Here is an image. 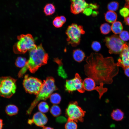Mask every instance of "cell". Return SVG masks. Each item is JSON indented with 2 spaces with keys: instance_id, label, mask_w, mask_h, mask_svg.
I'll use <instances>...</instances> for the list:
<instances>
[{
  "instance_id": "6da1fadb",
  "label": "cell",
  "mask_w": 129,
  "mask_h": 129,
  "mask_svg": "<svg viewBox=\"0 0 129 129\" xmlns=\"http://www.w3.org/2000/svg\"><path fill=\"white\" fill-rule=\"evenodd\" d=\"M85 74L93 79L96 84H110L118 74V66L111 57H104L101 54L91 53L86 59Z\"/></svg>"
},
{
  "instance_id": "7a4b0ae2",
  "label": "cell",
  "mask_w": 129,
  "mask_h": 129,
  "mask_svg": "<svg viewBox=\"0 0 129 129\" xmlns=\"http://www.w3.org/2000/svg\"><path fill=\"white\" fill-rule=\"evenodd\" d=\"M48 58V54L42 44L37 46L30 51L29 59L19 72L18 77H22L27 70L31 73H34L40 67L47 63Z\"/></svg>"
},
{
  "instance_id": "3957f363",
  "label": "cell",
  "mask_w": 129,
  "mask_h": 129,
  "mask_svg": "<svg viewBox=\"0 0 129 129\" xmlns=\"http://www.w3.org/2000/svg\"><path fill=\"white\" fill-rule=\"evenodd\" d=\"M58 89L55 84L54 78L51 77L47 78L43 81L40 91L27 111L26 114L30 115L34 108L39 101L46 100L54 91Z\"/></svg>"
},
{
  "instance_id": "277c9868",
  "label": "cell",
  "mask_w": 129,
  "mask_h": 129,
  "mask_svg": "<svg viewBox=\"0 0 129 129\" xmlns=\"http://www.w3.org/2000/svg\"><path fill=\"white\" fill-rule=\"evenodd\" d=\"M18 41L13 47V50L17 54H23L37 46L32 35L29 34H22L17 37Z\"/></svg>"
},
{
  "instance_id": "5b68a950",
  "label": "cell",
  "mask_w": 129,
  "mask_h": 129,
  "mask_svg": "<svg viewBox=\"0 0 129 129\" xmlns=\"http://www.w3.org/2000/svg\"><path fill=\"white\" fill-rule=\"evenodd\" d=\"M65 33L67 36L66 40L68 44L75 47L79 44L81 36L84 34L85 32L82 26L74 23L68 27Z\"/></svg>"
},
{
  "instance_id": "8992f818",
  "label": "cell",
  "mask_w": 129,
  "mask_h": 129,
  "mask_svg": "<svg viewBox=\"0 0 129 129\" xmlns=\"http://www.w3.org/2000/svg\"><path fill=\"white\" fill-rule=\"evenodd\" d=\"M16 80L9 76L0 78V96L9 98L15 93L16 88Z\"/></svg>"
},
{
  "instance_id": "52a82bcc",
  "label": "cell",
  "mask_w": 129,
  "mask_h": 129,
  "mask_svg": "<svg viewBox=\"0 0 129 129\" xmlns=\"http://www.w3.org/2000/svg\"><path fill=\"white\" fill-rule=\"evenodd\" d=\"M104 41L109 49V53L111 54H120L127 43L116 34L106 37Z\"/></svg>"
},
{
  "instance_id": "ba28073f",
  "label": "cell",
  "mask_w": 129,
  "mask_h": 129,
  "mask_svg": "<svg viewBox=\"0 0 129 129\" xmlns=\"http://www.w3.org/2000/svg\"><path fill=\"white\" fill-rule=\"evenodd\" d=\"M85 112L78 105L76 101H72L69 104L66 110V114L68 120L82 122Z\"/></svg>"
},
{
  "instance_id": "9c48e42d",
  "label": "cell",
  "mask_w": 129,
  "mask_h": 129,
  "mask_svg": "<svg viewBox=\"0 0 129 129\" xmlns=\"http://www.w3.org/2000/svg\"><path fill=\"white\" fill-rule=\"evenodd\" d=\"M43 84L40 80L29 77L28 75L25 76L23 82V87L27 92L36 95L40 91Z\"/></svg>"
},
{
  "instance_id": "30bf717a",
  "label": "cell",
  "mask_w": 129,
  "mask_h": 129,
  "mask_svg": "<svg viewBox=\"0 0 129 129\" xmlns=\"http://www.w3.org/2000/svg\"><path fill=\"white\" fill-rule=\"evenodd\" d=\"M83 81L79 74L76 73L73 78L66 80L65 85V90L70 93H72L76 90L80 93H83L85 90Z\"/></svg>"
},
{
  "instance_id": "8fae6325",
  "label": "cell",
  "mask_w": 129,
  "mask_h": 129,
  "mask_svg": "<svg viewBox=\"0 0 129 129\" xmlns=\"http://www.w3.org/2000/svg\"><path fill=\"white\" fill-rule=\"evenodd\" d=\"M83 82L85 90L87 91L96 90L98 93L100 99H101L104 93L107 91V88L103 87L104 84L103 83L100 84L98 86H96V84L95 81L90 78L88 77L86 78Z\"/></svg>"
},
{
  "instance_id": "7c38bea8",
  "label": "cell",
  "mask_w": 129,
  "mask_h": 129,
  "mask_svg": "<svg viewBox=\"0 0 129 129\" xmlns=\"http://www.w3.org/2000/svg\"><path fill=\"white\" fill-rule=\"evenodd\" d=\"M71 2L70 11L74 14L82 12L86 8H88V4L85 0H70Z\"/></svg>"
},
{
  "instance_id": "4fadbf2b",
  "label": "cell",
  "mask_w": 129,
  "mask_h": 129,
  "mask_svg": "<svg viewBox=\"0 0 129 129\" xmlns=\"http://www.w3.org/2000/svg\"><path fill=\"white\" fill-rule=\"evenodd\" d=\"M33 123L37 126L43 127L47 123L48 119L44 113L38 112L35 113L32 119Z\"/></svg>"
},
{
  "instance_id": "5bb4252c",
  "label": "cell",
  "mask_w": 129,
  "mask_h": 129,
  "mask_svg": "<svg viewBox=\"0 0 129 129\" xmlns=\"http://www.w3.org/2000/svg\"><path fill=\"white\" fill-rule=\"evenodd\" d=\"M73 57L75 61L80 62L84 60L85 55L84 52L82 50L78 49L73 50Z\"/></svg>"
},
{
  "instance_id": "9a60e30c",
  "label": "cell",
  "mask_w": 129,
  "mask_h": 129,
  "mask_svg": "<svg viewBox=\"0 0 129 129\" xmlns=\"http://www.w3.org/2000/svg\"><path fill=\"white\" fill-rule=\"evenodd\" d=\"M111 116L112 119L115 121H121L124 118V113L121 109H117L113 111Z\"/></svg>"
},
{
  "instance_id": "2e32d148",
  "label": "cell",
  "mask_w": 129,
  "mask_h": 129,
  "mask_svg": "<svg viewBox=\"0 0 129 129\" xmlns=\"http://www.w3.org/2000/svg\"><path fill=\"white\" fill-rule=\"evenodd\" d=\"M18 110V107L12 104L7 105L5 109V111L6 114L11 116L17 114Z\"/></svg>"
},
{
  "instance_id": "e0dca14e",
  "label": "cell",
  "mask_w": 129,
  "mask_h": 129,
  "mask_svg": "<svg viewBox=\"0 0 129 129\" xmlns=\"http://www.w3.org/2000/svg\"><path fill=\"white\" fill-rule=\"evenodd\" d=\"M104 17L107 22L113 23L116 21L117 16L115 12L109 11L105 14Z\"/></svg>"
},
{
  "instance_id": "ac0fdd59",
  "label": "cell",
  "mask_w": 129,
  "mask_h": 129,
  "mask_svg": "<svg viewBox=\"0 0 129 129\" xmlns=\"http://www.w3.org/2000/svg\"><path fill=\"white\" fill-rule=\"evenodd\" d=\"M123 27L121 22L116 21L112 23L111 26V30L115 34H120L123 31Z\"/></svg>"
},
{
  "instance_id": "d6986e66",
  "label": "cell",
  "mask_w": 129,
  "mask_h": 129,
  "mask_svg": "<svg viewBox=\"0 0 129 129\" xmlns=\"http://www.w3.org/2000/svg\"><path fill=\"white\" fill-rule=\"evenodd\" d=\"M55 11V6L52 3L47 4L43 8V12L47 16H50L53 14Z\"/></svg>"
},
{
  "instance_id": "ffe728a7",
  "label": "cell",
  "mask_w": 129,
  "mask_h": 129,
  "mask_svg": "<svg viewBox=\"0 0 129 129\" xmlns=\"http://www.w3.org/2000/svg\"><path fill=\"white\" fill-rule=\"evenodd\" d=\"M50 102L54 105L59 104L61 100V97L60 95L57 93L52 94L50 96Z\"/></svg>"
},
{
  "instance_id": "44dd1931",
  "label": "cell",
  "mask_w": 129,
  "mask_h": 129,
  "mask_svg": "<svg viewBox=\"0 0 129 129\" xmlns=\"http://www.w3.org/2000/svg\"><path fill=\"white\" fill-rule=\"evenodd\" d=\"M50 112L51 114L54 117L58 116L61 113L60 108L56 105H54L52 106L50 109Z\"/></svg>"
},
{
  "instance_id": "7402d4cb",
  "label": "cell",
  "mask_w": 129,
  "mask_h": 129,
  "mask_svg": "<svg viewBox=\"0 0 129 129\" xmlns=\"http://www.w3.org/2000/svg\"><path fill=\"white\" fill-rule=\"evenodd\" d=\"M120 15L124 18L129 16V3H126L124 6L119 11Z\"/></svg>"
},
{
  "instance_id": "603a6c76",
  "label": "cell",
  "mask_w": 129,
  "mask_h": 129,
  "mask_svg": "<svg viewBox=\"0 0 129 129\" xmlns=\"http://www.w3.org/2000/svg\"><path fill=\"white\" fill-rule=\"evenodd\" d=\"M101 33L103 34H107L111 31V26L108 24L105 23L102 24L100 27Z\"/></svg>"
},
{
  "instance_id": "cb8c5ba5",
  "label": "cell",
  "mask_w": 129,
  "mask_h": 129,
  "mask_svg": "<svg viewBox=\"0 0 129 129\" xmlns=\"http://www.w3.org/2000/svg\"><path fill=\"white\" fill-rule=\"evenodd\" d=\"M38 107L39 111L43 113L48 112L49 110L48 105L47 102H40L38 105Z\"/></svg>"
},
{
  "instance_id": "d4e9b609",
  "label": "cell",
  "mask_w": 129,
  "mask_h": 129,
  "mask_svg": "<svg viewBox=\"0 0 129 129\" xmlns=\"http://www.w3.org/2000/svg\"><path fill=\"white\" fill-rule=\"evenodd\" d=\"M27 61L26 59L21 57H19L16 59L15 64L19 68H23L25 65Z\"/></svg>"
},
{
  "instance_id": "484cf974",
  "label": "cell",
  "mask_w": 129,
  "mask_h": 129,
  "mask_svg": "<svg viewBox=\"0 0 129 129\" xmlns=\"http://www.w3.org/2000/svg\"><path fill=\"white\" fill-rule=\"evenodd\" d=\"M59 65L58 70V73L59 76L63 79H66L67 77V75L63 67L62 62L58 64Z\"/></svg>"
},
{
  "instance_id": "4316f807",
  "label": "cell",
  "mask_w": 129,
  "mask_h": 129,
  "mask_svg": "<svg viewBox=\"0 0 129 129\" xmlns=\"http://www.w3.org/2000/svg\"><path fill=\"white\" fill-rule=\"evenodd\" d=\"M65 129H77V126L75 121L68 119L65 125Z\"/></svg>"
},
{
  "instance_id": "83f0119b",
  "label": "cell",
  "mask_w": 129,
  "mask_h": 129,
  "mask_svg": "<svg viewBox=\"0 0 129 129\" xmlns=\"http://www.w3.org/2000/svg\"><path fill=\"white\" fill-rule=\"evenodd\" d=\"M118 3L116 1H113L108 4L107 8L109 11L114 12L118 10Z\"/></svg>"
},
{
  "instance_id": "f1b7e54d",
  "label": "cell",
  "mask_w": 129,
  "mask_h": 129,
  "mask_svg": "<svg viewBox=\"0 0 129 129\" xmlns=\"http://www.w3.org/2000/svg\"><path fill=\"white\" fill-rule=\"evenodd\" d=\"M54 26L56 28H60L62 27L64 23L61 20L60 16L56 17L53 22Z\"/></svg>"
},
{
  "instance_id": "f546056e",
  "label": "cell",
  "mask_w": 129,
  "mask_h": 129,
  "mask_svg": "<svg viewBox=\"0 0 129 129\" xmlns=\"http://www.w3.org/2000/svg\"><path fill=\"white\" fill-rule=\"evenodd\" d=\"M119 37L123 41H128L129 40V33L127 31H123L120 34Z\"/></svg>"
},
{
  "instance_id": "4dcf8cb0",
  "label": "cell",
  "mask_w": 129,
  "mask_h": 129,
  "mask_svg": "<svg viewBox=\"0 0 129 129\" xmlns=\"http://www.w3.org/2000/svg\"><path fill=\"white\" fill-rule=\"evenodd\" d=\"M91 47L93 50L97 52L101 49V46L100 43L97 41L93 42L91 44Z\"/></svg>"
},
{
  "instance_id": "1f68e13d",
  "label": "cell",
  "mask_w": 129,
  "mask_h": 129,
  "mask_svg": "<svg viewBox=\"0 0 129 129\" xmlns=\"http://www.w3.org/2000/svg\"><path fill=\"white\" fill-rule=\"evenodd\" d=\"M92 9L88 7L85 9L82 12L86 16H89L92 14Z\"/></svg>"
},
{
  "instance_id": "d6a6232c",
  "label": "cell",
  "mask_w": 129,
  "mask_h": 129,
  "mask_svg": "<svg viewBox=\"0 0 129 129\" xmlns=\"http://www.w3.org/2000/svg\"><path fill=\"white\" fill-rule=\"evenodd\" d=\"M98 5L96 4L91 3L88 4V8H90L92 9L96 10L98 8Z\"/></svg>"
},
{
  "instance_id": "836d02e7",
  "label": "cell",
  "mask_w": 129,
  "mask_h": 129,
  "mask_svg": "<svg viewBox=\"0 0 129 129\" xmlns=\"http://www.w3.org/2000/svg\"><path fill=\"white\" fill-rule=\"evenodd\" d=\"M124 70L125 75L129 77V67L125 68Z\"/></svg>"
},
{
  "instance_id": "e575fe53",
  "label": "cell",
  "mask_w": 129,
  "mask_h": 129,
  "mask_svg": "<svg viewBox=\"0 0 129 129\" xmlns=\"http://www.w3.org/2000/svg\"><path fill=\"white\" fill-rule=\"evenodd\" d=\"M124 22L126 25L129 26V17L124 18Z\"/></svg>"
},
{
  "instance_id": "d590c367",
  "label": "cell",
  "mask_w": 129,
  "mask_h": 129,
  "mask_svg": "<svg viewBox=\"0 0 129 129\" xmlns=\"http://www.w3.org/2000/svg\"><path fill=\"white\" fill-rule=\"evenodd\" d=\"M60 16L61 20L64 23L66 21V19L65 17L63 16Z\"/></svg>"
},
{
  "instance_id": "8d00e7d4",
  "label": "cell",
  "mask_w": 129,
  "mask_h": 129,
  "mask_svg": "<svg viewBox=\"0 0 129 129\" xmlns=\"http://www.w3.org/2000/svg\"><path fill=\"white\" fill-rule=\"evenodd\" d=\"M4 124L2 119L0 118V129H2Z\"/></svg>"
},
{
  "instance_id": "74e56055",
  "label": "cell",
  "mask_w": 129,
  "mask_h": 129,
  "mask_svg": "<svg viewBox=\"0 0 129 129\" xmlns=\"http://www.w3.org/2000/svg\"><path fill=\"white\" fill-rule=\"evenodd\" d=\"M98 14V12L96 11H92V14L93 16H96Z\"/></svg>"
},
{
  "instance_id": "f35d334b",
  "label": "cell",
  "mask_w": 129,
  "mask_h": 129,
  "mask_svg": "<svg viewBox=\"0 0 129 129\" xmlns=\"http://www.w3.org/2000/svg\"><path fill=\"white\" fill-rule=\"evenodd\" d=\"M28 123L30 124H31L33 123V122L32 119H29L28 120Z\"/></svg>"
},
{
  "instance_id": "ab89813d",
  "label": "cell",
  "mask_w": 129,
  "mask_h": 129,
  "mask_svg": "<svg viewBox=\"0 0 129 129\" xmlns=\"http://www.w3.org/2000/svg\"><path fill=\"white\" fill-rule=\"evenodd\" d=\"M43 129H54L53 128L48 127L44 126L43 127Z\"/></svg>"
},
{
  "instance_id": "60d3db41",
  "label": "cell",
  "mask_w": 129,
  "mask_h": 129,
  "mask_svg": "<svg viewBox=\"0 0 129 129\" xmlns=\"http://www.w3.org/2000/svg\"><path fill=\"white\" fill-rule=\"evenodd\" d=\"M127 49L128 52L129 56V43H127Z\"/></svg>"
},
{
  "instance_id": "b9f144b4",
  "label": "cell",
  "mask_w": 129,
  "mask_h": 129,
  "mask_svg": "<svg viewBox=\"0 0 129 129\" xmlns=\"http://www.w3.org/2000/svg\"><path fill=\"white\" fill-rule=\"evenodd\" d=\"M126 1V3H129V0H125Z\"/></svg>"
},
{
  "instance_id": "7bdbcfd3",
  "label": "cell",
  "mask_w": 129,
  "mask_h": 129,
  "mask_svg": "<svg viewBox=\"0 0 129 129\" xmlns=\"http://www.w3.org/2000/svg\"></svg>"
}]
</instances>
